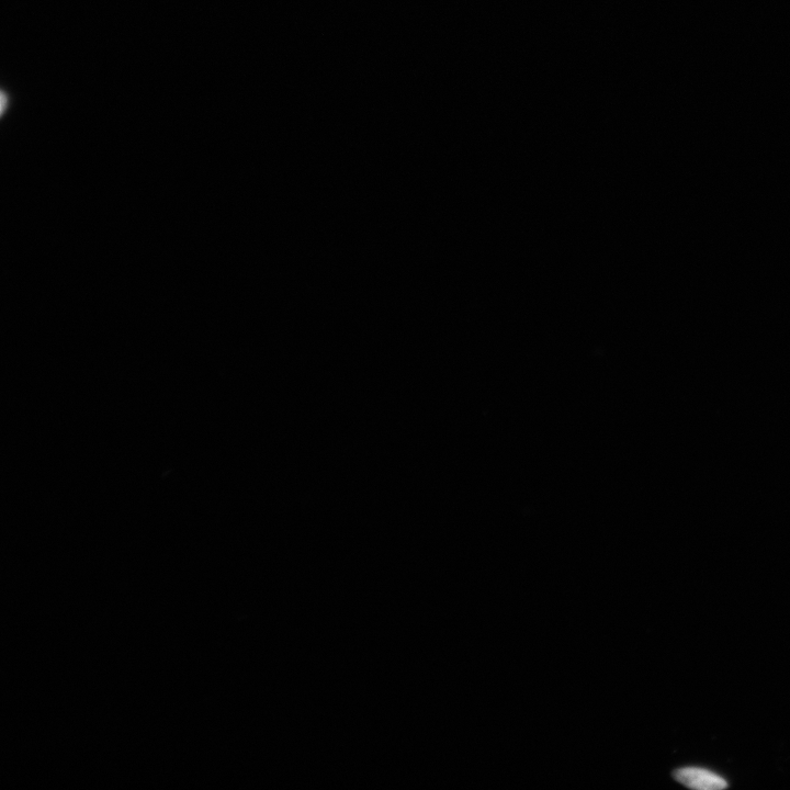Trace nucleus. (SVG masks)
I'll return each mask as SVG.
<instances>
[{
    "label": "nucleus",
    "mask_w": 790,
    "mask_h": 790,
    "mask_svg": "<svg viewBox=\"0 0 790 790\" xmlns=\"http://www.w3.org/2000/svg\"><path fill=\"white\" fill-rule=\"evenodd\" d=\"M674 778L680 784L698 790H720L728 787L725 778L701 767H684L674 772Z\"/></svg>",
    "instance_id": "obj_1"
}]
</instances>
